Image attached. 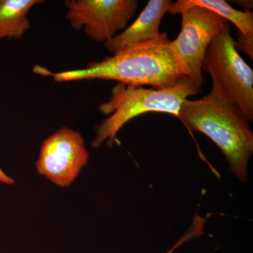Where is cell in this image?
<instances>
[{"label": "cell", "mask_w": 253, "mask_h": 253, "mask_svg": "<svg viewBox=\"0 0 253 253\" xmlns=\"http://www.w3.org/2000/svg\"><path fill=\"white\" fill-rule=\"evenodd\" d=\"M34 71L51 76L57 83L109 80L134 87L149 85L157 89L174 85L186 77L166 33L102 61H92L82 69L51 73L46 68L36 66Z\"/></svg>", "instance_id": "1"}, {"label": "cell", "mask_w": 253, "mask_h": 253, "mask_svg": "<svg viewBox=\"0 0 253 253\" xmlns=\"http://www.w3.org/2000/svg\"><path fill=\"white\" fill-rule=\"evenodd\" d=\"M177 118L191 130L208 136L225 156L234 175L247 181L253 132L249 118L237 105L210 91L201 99L185 100Z\"/></svg>", "instance_id": "2"}, {"label": "cell", "mask_w": 253, "mask_h": 253, "mask_svg": "<svg viewBox=\"0 0 253 253\" xmlns=\"http://www.w3.org/2000/svg\"><path fill=\"white\" fill-rule=\"evenodd\" d=\"M201 89L185 77L174 85L164 89L144 88L118 83L113 86L109 101L99 106V111L109 116L95 127L91 146L98 148L104 142L112 146L123 126L145 113H169L178 117L185 100L199 94Z\"/></svg>", "instance_id": "3"}, {"label": "cell", "mask_w": 253, "mask_h": 253, "mask_svg": "<svg viewBox=\"0 0 253 253\" xmlns=\"http://www.w3.org/2000/svg\"><path fill=\"white\" fill-rule=\"evenodd\" d=\"M229 22L214 36L205 54L202 69L212 78L211 92L237 105L253 121V71L241 57Z\"/></svg>", "instance_id": "4"}, {"label": "cell", "mask_w": 253, "mask_h": 253, "mask_svg": "<svg viewBox=\"0 0 253 253\" xmlns=\"http://www.w3.org/2000/svg\"><path fill=\"white\" fill-rule=\"evenodd\" d=\"M180 14V33L174 41H171V48L184 76L201 89L204 84L202 67L206 50L228 21L199 6L184 10Z\"/></svg>", "instance_id": "5"}, {"label": "cell", "mask_w": 253, "mask_h": 253, "mask_svg": "<svg viewBox=\"0 0 253 253\" xmlns=\"http://www.w3.org/2000/svg\"><path fill=\"white\" fill-rule=\"evenodd\" d=\"M89 158L81 133L63 126L43 141L36 170L54 185L69 187L87 166Z\"/></svg>", "instance_id": "6"}, {"label": "cell", "mask_w": 253, "mask_h": 253, "mask_svg": "<svg viewBox=\"0 0 253 253\" xmlns=\"http://www.w3.org/2000/svg\"><path fill=\"white\" fill-rule=\"evenodd\" d=\"M66 17L74 29L84 30L96 42L111 41L123 31L138 8L136 0H68Z\"/></svg>", "instance_id": "7"}, {"label": "cell", "mask_w": 253, "mask_h": 253, "mask_svg": "<svg viewBox=\"0 0 253 253\" xmlns=\"http://www.w3.org/2000/svg\"><path fill=\"white\" fill-rule=\"evenodd\" d=\"M170 0H150L131 26L104 43L113 54H118L141 43L156 39L161 35L159 31L161 21L169 6Z\"/></svg>", "instance_id": "8"}, {"label": "cell", "mask_w": 253, "mask_h": 253, "mask_svg": "<svg viewBox=\"0 0 253 253\" xmlns=\"http://www.w3.org/2000/svg\"><path fill=\"white\" fill-rule=\"evenodd\" d=\"M194 6L205 8L219 15L226 21L235 25L238 31L246 36H253V13L234 9L224 0H179L172 3L168 13L181 14L184 10Z\"/></svg>", "instance_id": "9"}, {"label": "cell", "mask_w": 253, "mask_h": 253, "mask_svg": "<svg viewBox=\"0 0 253 253\" xmlns=\"http://www.w3.org/2000/svg\"><path fill=\"white\" fill-rule=\"evenodd\" d=\"M41 0H0V41L18 40L31 28L28 16Z\"/></svg>", "instance_id": "10"}, {"label": "cell", "mask_w": 253, "mask_h": 253, "mask_svg": "<svg viewBox=\"0 0 253 253\" xmlns=\"http://www.w3.org/2000/svg\"><path fill=\"white\" fill-rule=\"evenodd\" d=\"M205 222H206V219L201 217H198V216L196 215V218H195L194 224H193L191 229H189V231L186 233L185 235L183 236V237L178 241V243H176V244L174 245V246H173L172 249L166 253H172L174 250L177 249L179 246H180L181 245L185 243L186 241L197 237V236L203 234V229H204V227Z\"/></svg>", "instance_id": "11"}, {"label": "cell", "mask_w": 253, "mask_h": 253, "mask_svg": "<svg viewBox=\"0 0 253 253\" xmlns=\"http://www.w3.org/2000/svg\"><path fill=\"white\" fill-rule=\"evenodd\" d=\"M238 51H244L253 59V36H246L239 32V39L236 42Z\"/></svg>", "instance_id": "12"}, {"label": "cell", "mask_w": 253, "mask_h": 253, "mask_svg": "<svg viewBox=\"0 0 253 253\" xmlns=\"http://www.w3.org/2000/svg\"><path fill=\"white\" fill-rule=\"evenodd\" d=\"M0 182L7 184V185H14L16 181H15L14 178L7 175L0 168Z\"/></svg>", "instance_id": "13"}, {"label": "cell", "mask_w": 253, "mask_h": 253, "mask_svg": "<svg viewBox=\"0 0 253 253\" xmlns=\"http://www.w3.org/2000/svg\"><path fill=\"white\" fill-rule=\"evenodd\" d=\"M234 4L239 5L246 9V11H251L253 9V1H246V0H239V1H233Z\"/></svg>", "instance_id": "14"}]
</instances>
